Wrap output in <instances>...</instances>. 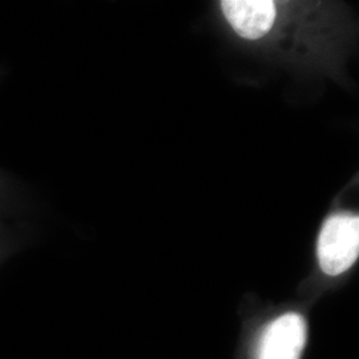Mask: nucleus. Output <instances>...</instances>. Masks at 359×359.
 <instances>
[{"label": "nucleus", "instance_id": "nucleus-5", "mask_svg": "<svg viewBox=\"0 0 359 359\" xmlns=\"http://www.w3.org/2000/svg\"><path fill=\"white\" fill-rule=\"evenodd\" d=\"M1 192H3V182H1V179H0V197H1Z\"/></svg>", "mask_w": 359, "mask_h": 359}, {"label": "nucleus", "instance_id": "nucleus-4", "mask_svg": "<svg viewBox=\"0 0 359 359\" xmlns=\"http://www.w3.org/2000/svg\"><path fill=\"white\" fill-rule=\"evenodd\" d=\"M28 240L26 228L11 224L0 212V265L18 252Z\"/></svg>", "mask_w": 359, "mask_h": 359}, {"label": "nucleus", "instance_id": "nucleus-3", "mask_svg": "<svg viewBox=\"0 0 359 359\" xmlns=\"http://www.w3.org/2000/svg\"><path fill=\"white\" fill-rule=\"evenodd\" d=\"M221 10L241 38H265L277 20V4L271 0H224Z\"/></svg>", "mask_w": 359, "mask_h": 359}, {"label": "nucleus", "instance_id": "nucleus-2", "mask_svg": "<svg viewBox=\"0 0 359 359\" xmlns=\"http://www.w3.org/2000/svg\"><path fill=\"white\" fill-rule=\"evenodd\" d=\"M359 256V218L335 215L322 225L317 240V259L323 274L338 277L354 266Z\"/></svg>", "mask_w": 359, "mask_h": 359}, {"label": "nucleus", "instance_id": "nucleus-1", "mask_svg": "<svg viewBox=\"0 0 359 359\" xmlns=\"http://www.w3.org/2000/svg\"><path fill=\"white\" fill-rule=\"evenodd\" d=\"M308 338L305 314L298 310H286L261 326L250 359H302Z\"/></svg>", "mask_w": 359, "mask_h": 359}]
</instances>
